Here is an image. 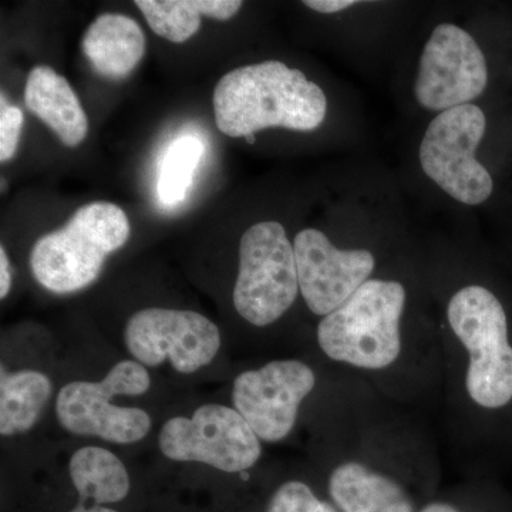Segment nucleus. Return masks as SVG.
Returning <instances> with one entry per match:
<instances>
[{"label": "nucleus", "mask_w": 512, "mask_h": 512, "mask_svg": "<svg viewBox=\"0 0 512 512\" xmlns=\"http://www.w3.org/2000/svg\"><path fill=\"white\" fill-rule=\"evenodd\" d=\"M447 319L468 353L471 402L487 412L511 409L512 340L503 302L485 286H466L450 299Z\"/></svg>", "instance_id": "4"}, {"label": "nucleus", "mask_w": 512, "mask_h": 512, "mask_svg": "<svg viewBox=\"0 0 512 512\" xmlns=\"http://www.w3.org/2000/svg\"><path fill=\"white\" fill-rule=\"evenodd\" d=\"M12 288V274L5 248H0V298L5 299Z\"/></svg>", "instance_id": "23"}, {"label": "nucleus", "mask_w": 512, "mask_h": 512, "mask_svg": "<svg viewBox=\"0 0 512 512\" xmlns=\"http://www.w3.org/2000/svg\"><path fill=\"white\" fill-rule=\"evenodd\" d=\"M299 289L315 315L336 311L375 271V256L367 249L336 248L322 231L303 229L293 241Z\"/></svg>", "instance_id": "12"}, {"label": "nucleus", "mask_w": 512, "mask_h": 512, "mask_svg": "<svg viewBox=\"0 0 512 512\" xmlns=\"http://www.w3.org/2000/svg\"><path fill=\"white\" fill-rule=\"evenodd\" d=\"M136 6L158 36L184 43L201 28V16L217 20L234 18L239 0H137Z\"/></svg>", "instance_id": "17"}, {"label": "nucleus", "mask_w": 512, "mask_h": 512, "mask_svg": "<svg viewBox=\"0 0 512 512\" xmlns=\"http://www.w3.org/2000/svg\"><path fill=\"white\" fill-rule=\"evenodd\" d=\"M315 386V372L306 363L272 360L234 380L232 404L259 440L279 443L291 434L299 407Z\"/></svg>", "instance_id": "11"}, {"label": "nucleus", "mask_w": 512, "mask_h": 512, "mask_svg": "<svg viewBox=\"0 0 512 512\" xmlns=\"http://www.w3.org/2000/svg\"><path fill=\"white\" fill-rule=\"evenodd\" d=\"M225 136H256L264 128L313 131L325 121L328 99L318 84L284 62L248 64L221 77L212 97Z\"/></svg>", "instance_id": "1"}, {"label": "nucleus", "mask_w": 512, "mask_h": 512, "mask_svg": "<svg viewBox=\"0 0 512 512\" xmlns=\"http://www.w3.org/2000/svg\"><path fill=\"white\" fill-rule=\"evenodd\" d=\"M406 289L396 281L369 279L336 311L320 320L318 343L335 362L365 370L392 366L402 353Z\"/></svg>", "instance_id": "3"}, {"label": "nucleus", "mask_w": 512, "mask_h": 512, "mask_svg": "<svg viewBox=\"0 0 512 512\" xmlns=\"http://www.w3.org/2000/svg\"><path fill=\"white\" fill-rule=\"evenodd\" d=\"M255 137L256 136H248L247 138H245V140H247L249 144H254L255 143Z\"/></svg>", "instance_id": "26"}, {"label": "nucleus", "mask_w": 512, "mask_h": 512, "mask_svg": "<svg viewBox=\"0 0 512 512\" xmlns=\"http://www.w3.org/2000/svg\"><path fill=\"white\" fill-rule=\"evenodd\" d=\"M419 512H463L457 505L447 503V501H431L424 505Z\"/></svg>", "instance_id": "24"}, {"label": "nucleus", "mask_w": 512, "mask_h": 512, "mask_svg": "<svg viewBox=\"0 0 512 512\" xmlns=\"http://www.w3.org/2000/svg\"><path fill=\"white\" fill-rule=\"evenodd\" d=\"M202 154L204 143L197 136L183 134L175 138L161 163L157 181L158 200L167 207H174L185 200Z\"/></svg>", "instance_id": "19"}, {"label": "nucleus", "mask_w": 512, "mask_h": 512, "mask_svg": "<svg viewBox=\"0 0 512 512\" xmlns=\"http://www.w3.org/2000/svg\"><path fill=\"white\" fill-rule=\"evenodd\" d=\"M328 491L339 512H416L399 481L357 461H346L332 471Z\"/></svg>", "instance_id": "14"}, {"label": "nucleus", "mask_w": 512, "mask_h": 512, "mask_svg": "<svg viewBox=\"0 0 512 512\" xmlns=\"http://www.w3.org/2000/svg\"><path fill=\"white\" fill-rule=\"evenodd\" d=\"M22 126V110L19 107L8 106L5 104V97H2V109H0V161L2 163H6L15 156Z\"/></svg>", "instance_id": "21"}, {"label": "nucleus", "mask_w": 512, "mask_h": 512, "mask_svg": "<svg viewBox=\"0 0 512 512\" xmlns=\"http://www.w3.org/2000/svg\"><path fill=\"white\" fill-rule=\"evenodd\" d=\"M131 227L126 212L113 202L84 205L63 228L36 242L30 268L47 291L66 295L92 285L111 252L123 248Z\"/></svg>", "instance_id": "2"}, {"label": "nucleus", "mask_w": 512, "mask_h": 512, "mask_svg": "<svg viewBox=\"0 0 512 512\" xmlns=\"http://www.w3.org/2000/svg\"><path fill=\"white\" fill-rule=\"evenodd\" d=\"M165 457L207 464L224 473H244L262 456L261 440L244 417L222 404H204L191 417L165 421L158 436Z\"/></svg>", "instance_id": "8"}, {"label": "nucleus", "mask_w": 512, "mask_h": 512, "mask_svg": "<svg viewBox=\"0 0 512 512\" xmlns=\"http://www.w3.org/2000/svg\"><path fill=\"white\" fill-rule=\"evenodd\" d=\"M25 101L67 147H77L89 133V119L79 97L66 79L49 66L30 70Z\"/></svg>", "instance_id": "13"}, {"label": "nucleus", "mask_w": 512, "mask_h": 512, "mask_svg": "<svg viewBox=\"0 0 512 512\" xmlns=\"http://www.w3.org/2000/svg\"><path fill=\"white\" fill-rule=\"evenodd\" d=\"M487 120L474 104L443 111L421 140L424 174L451 198L467 205L483 204L493 194V178L476 158Z\"/></svg>", "instance_id": "7"}, {"label": "nucleus", "mask_w": 512, "mask_h": 512, "mask_svg": "<svg viewBox=\"0 0 512 512\" xmlns=\"http://www.w3.org/2000/svg\"><path fill=\"white\" fill-rule=\"evenodd\" d=\"M295 249L284 225L259 222L244 232L239 244V271L234 306L242 319L264 328L281 318L298 298Z\"/></svg>", "instance_id": "6"}, {"label": "nucleus", "mask_w": 512, "mask_h": 512, "mask_svg": "<svg viewBox=\"0 0 512 512\" xmlns=\"http://www.w3.org/2000/svg\"><path fill=\"white\" fill-rule=\"evenodd\" d=\"M53 386L45 373L20 370L0 379V434L3 437L28 433L36 426L52 397Z\"/></svg>", "instance_id": "18"}, {"label": "nucleus", "mask_w": 512, "mask_h": 512, "mask_svg": "<svg viewBox=\"0 0 512 512\" xmlns=\"http://www.w3.org/2000/svg\"><path fill=\"white\" fill-rule=\"evenodd\" d=\"M124 342L128 353L143 366L168 362L178 373L191 375L218 355L221 332L198 312L147 308L128 319Z\"/></svg>", "instance_id": "9"}, {"label": "nucleus", "mask_w": 512, "mask_h": 512, "mask_svg": "<svg viewBox=\"0 0 512 512\" xmlns=\"http://www.w3.org/2000/svg\"><path fill=\"white\" fill-rule=\"evenodd\" d=\"M487 83V62L474 37L451 23L437 26L421 53L414 84L420 106L440 113L466 106Z\"/></svg>", "instance_id": "10"}, {"label": "nucleus", "mask_w": 512, "mask_h": 512, "mask_svg": "<svg viewBox=\"0 0 512 512\" xmlns=\"http://www.w3.org/2000/svg\"><path fill=\"white\" fill-rule=\"evenodd\" d=\"M151 386L146 366L136 360L116 363L101 382H72L60 389L56 416L60 426L76 436L99 437L114 444L146 439L151 417L138 407L111 403L116 396H143Z\"/></svg>", "instance_id": "5"}, {"label": "nucleus", "mask_w": 512, "mask_h": 512, "mask_svg": "<svg viewBox=\"0 0 512 512\" xmlns=\"http://www.w3.org/2000/svg\"><path fill=\"white\" fill-rule=\"evenodd\" d=\"M69 512H119V511L114 510V508L107 507V505H96V504H90V503H82V501H79V504H77L76 507H74L73 510H70Z\"/></svg>", "instance_id": "25"}, {"label": "nucleus", "mask_w": 512, "mask_h": 512, "mask_svg": "<svg viewBox=\"0 0 512 512\" xmlns=\"http://www.w3.org/2000/svg\"><path fill=\"white\" fill-rule=\"evenodd\" d=\"M265 512H339L332 501L322 500L303 481L279 485L266 504Z\"/></svg>", "instance_id": "20"}, {"label": "nucleus", "mask_w": 512, "mask_h": 512, "mask_svg": "<svg viewBox=\"0 0 512 512\" xmlns=\"http://www.w3.org/2000/svg\"><path fill=\"white\" fill-rule=\"evenodd\" d=\"M359 2L355 0H305L303 5L308 6L315 12L323 13V15H332V13H339L342 10L352 8Z\"/></svg>", "instance_id": "22"}, {"label": "nucleus", "mask_w": 512, "mask_h": 512, "mask_svg": "<svg viewBox=\"0 0 512 512\" xmlns=\"http://www.w3.org/2000/svg\"><path fill=\"white\" fill-rule=\"evenodd\" d=\"M82 46L84 56L100 76L120 80L143 60L146 35L136 20L119 13H106L86 30Z\"/></svg>", "instance_id": "15"}, {"label": "nucleus", "mask_w": 512, "mask_h": 512, "mask_svg": "<svg viewBox=\"0 0 512 512\" xmlns=\"http://www.w3.org/2000/svg\"><path fill=\"white\" fill-rule=\"evenodd\" d=\"M69 476L82 503L119 504L130 494L126 466L107 448L87 446L70 458Z\"/></svg>", "instance_id": "16"}]
</instances>
